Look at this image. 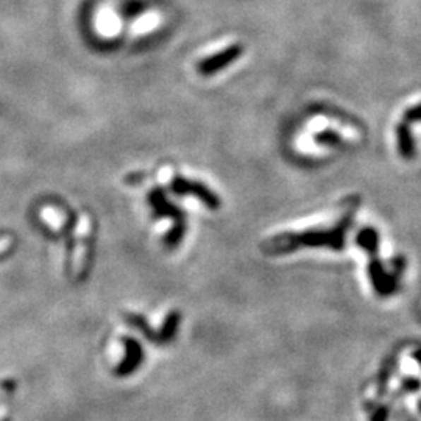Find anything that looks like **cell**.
I'll use <instances>...</instances> for the list:
<instances>
[{
    "label": "cell",
    "instance_id": "1",
    "mask_svg": "<svg viewBox=\"0 0 421 421\" xmlns=\"http://www.w3.org/2000/svg\"><path fill=\"white\" fill-rule=\"evenodd\" d=\"M351 214L336 222L331 228H309L300 232H283L268 239L264 244V253L283 254L297 251L300 247H326L339 251L345 244V232L348 230Z\"/></svg>",
    "mask_w": 421,
    "mask_h": 421
},
{
    "label": "cell",
    "instance_id": "2",
    "mask_svg": "<svg viewBox=\"0 0 421 421\" xmlns=\"http://www.w3.org/2000/svg\"><path fill=\"white\" fill-rule=\"evenodd\" d=\"M77 225L78 227L77 235H75L72 266L75 278H77V280H83V278L86 276L93 261V245L95 232V222L93 214L89 213V210L81 213Z\"/></svg>",
    "mask_w": 421,
    "mask_h": 421
},
{
    "label": "cell",
    "instance_id": "3",
    "mask_svg": "<svg viewBox=\"0 0 421 421\" xmlns=\"http://www.w3.org/2000/svg\"><path fill=\"white\" fill-rule=\"evenodd\" d=\"M378 250H370L367 251L370 254V266H368V275H370V281L373 284V289L376 293H379L381 297H389L393 295V293L398 290V283L395 280V276L392 273H389L387 270L382 266V262L379 261L378 256Z\"/></svg>",
    "mask_w": 421,
    "mask_h": 421
},
{
    "label": "cell",
    "instance_id": "4",
    "mask_svg": "<svg viewBox=\"0 0 421 421\" xmlns=\"http://www.w3.org/2000/svg\"><path fill=\"white\" fill-rule=\"evenodd\" d=\"M244 55V46L240 44H232V46L223 49L219 54L210 55L205 59H201L197 66V71L203 77H210L217 72L223 71L225 67L231 66L232 63Z\"/></svg>",
    "mask_w": 421,
    "mask_h": 421
},
{
    "label": "cell",
    "instance_id": "5",
    "mask_svg": "<svg viewBox=\"0 0 421 421\" xmlns=\"http://www.w3.org/2000/svg\"><path fill=\"white\" fill-rule=\"evenodd\" d=\"M170 189L177 195H194V197H197L209 208L219 206V197H217L214 192H210L205 184L198 182H191V179H186L182 175L172 177Z\"/></svg>",
    "mask_w": 421,
    "mask_h": 421
},
{
    "label": "cell",
    "instance_id": "6",
    "mask_svg": "<svg viewBox=\"0 0 421 421\" xmlns=\"http://www.w3.org/2000/svg\"><path fill=\"white\" fill-rule=\"evenodd\" d=\"M396 147L398 153H400V156H403L404 160H412V158L417 155V146L415 141L412 138L410 124H405L404 120H401L396 126Z\"/></svg>",
    "mask_w": 421,
    "mask_h": 421
},
{
    "label": "cell",
    "instance_id": "7",
    "mask_svg": "<svg viewBox=\"0 0 421 421\" xmlns=\"http://www.w3.org/2000/svg\"><path fill=\"white\" fill-rule=\"evenodd\" d=\"M125 357L122 359V364L119 365L117 373L119 376H126L131 372L136 370L139 364L142 362V347L133 339L125 340Z\"/></svg>",
    "mask_w": 421,
    "mask_h": 421
},
{
    "label": "cell",
    "instance_id": "8",
    "mask_svg": "<svg viewBox=\"0 0 421 421\" xmlns=\"http://www.w3.org/2000/svg\"><path fill=\"white\" fill-rule=\"evenodd\" d=\"M357 245L362 247L365 251H370V250H376V248H379L378 231H376L372 227H367L364 230H360L359 235H357Z\"/></svg>",
    "mask_w": 421,
    "mask_h": 421
},
{
    "label": "cell",
    "instance_id": "9",
    "mask_svg": "<svg viewBox=\"0 0 421 421\" xmlns=\"http://www.w3.org/2000/svg\"><path fill=\"white\" fill-rule=\"evenodd\" d=\"M315 142L320 146H328V147H334L339 146L342 142V138L333 130H325L320 131L319 134H315Z\"/></svg>",
    "mask_w": 421,
    "mask_h": 421
},
{
    "label": "cell",
    "instance_id": "10",
    "mask_svg": "<svg viewBox=\"0 0 421 421\" xmlns=\"http://www.w3.org/2000/svg\"><path fill=\"white\" fill-rule=\"evenodd\" d=\"M403 120L405 124H417L421 122V103L413 105L409 109H405Z\"/></svg>",
    "mask_w": 421,
    "mask_h": 421
}]
</instances>
